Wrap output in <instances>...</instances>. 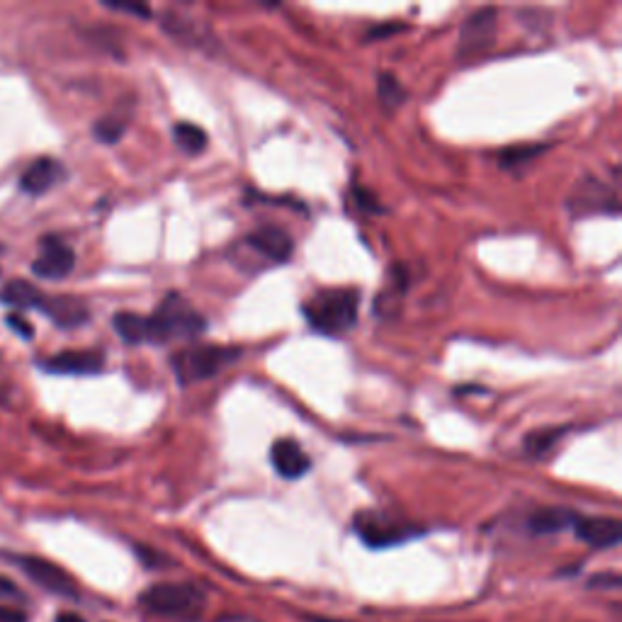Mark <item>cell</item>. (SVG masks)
Wrapping results in <instances>:
<instances>
[{
    "mask_svg": "<svg viewBox=\"0 0 622 622\" xmlns=\"http://www.w3.org/2000/svg\"><path fill=\"white\" fill-rule=\"evenodd\" d=\"M207 329V321L202 319L200 311L190 307L188 299L180 297L178 292H171L151 316H146V343H168L180 341V338H195Z\"/></svg>",
    "mask_w": 622,
    "mask_h": 622,
    "instance_id": "6da1fadb",
    "label": "cell"
},
{
    "mask_svg": "<svg viewBox=\"0 0 622 622\" xmlns=\"http://www.w3.org/2000/svg\"><path fill=\"white\" fill-rule=\"evenodd\" d=\"M358 290H324L304 304V316L316 331L346 333L358 321Z\"/></svg>",
    "mask_w": 622,
    "mask_h": 622,
    "instance_id": "7a4b0ae2",
    "label": "cell"
},
{
    "mask_svg": "<svg viewBox=\"0 0 622 622\" xmlns=\"http://www.w3.org/2000/svg\"><path fill=\"white\" fill-rule=\"evenodd\" d=\"M139 605L151 615L173 620H195L205 608V593L192 584L163 581L146 588L139 596Z\"/></svg>",
    "mask_w": 622,
    "mask_h": 622,
    "instance_id": "3957f363",
    "label": "cell"
},
{
    "mask_svg": "<svg viewBox=\"0 0 622 622\" xmlns=\"http://www.w3.org/2000/svg\"><path fill=\"white\" fill-rule=\"evenodd\" d=\"M239 355H241L239 348L195 346L175 353L171 365L180 384H192V382H205L209 377L219 375L226 365L239 360Z\"/></svg>",
    "mask_w": 622,
    "mask_h": 622,
    "instance_id": "277c9868",
    "label": "cell"
},
{
    "mask_svg": "<svg viewBox=\"0 0 622 622\" xmlns=\"http://www.w3.org/2000/svg\"><path fill=\"white\" fill-rule=\"evenodd\" d=\"M496 8H479L462 25L457 42V59L472 61L489 52L496 42Z\"/></svg>",
    "mask_w": 622,
    "mask_h": 622,
    "instance_id": "5b68a950",
    "label": "cell"
},
{
    "mask_svg": "<svg viewBox=\"0 0 622 622\" xmlns=\"http://www.w3.org/2000/svg\"><path fill=\"white\" fill-rule=\"evenodd\" d=\"M355 533H358L360 540L365 542L367 547H392L404 542L406 537H411V528H406L404 523H397L394 518H389L387 513H377V511H367L360 513L353 523Z\"/></svg>",
    "mask_w": 622,
    "mask_h": 622,
    "instance_id": "8992f818",
    "label": "cell"
},
{
    "mask_svg": "<svg viewBox=\"0 0 622 622\" xmlns=\"http://www.w3.org/2000/svg\"><path fill=\"white\" fill-rule=\"evenodd\" d=\"M73 265H76V253L69 243L56 239V236H47L39 248V256L32 263V273L47 277V280H61L71 273Z\"/></svg>",
    "mask_w": 622,
    "mask_h": 622,
    "instance_id": "52a82bcc",
    "label": "cell"
},
{
    "mask_svg": "<svg viewBox=\"0 0 622 622\" xmlns=\"http://www.w3.org/2000/svg\"><path fill=\"white\" fill-rule=\"evenodd\" d=\"M569 209L574 212V217H588L593 212H618L620 205L613 190H608L598 180L586 178L581 180L579 188L571 192Z\"/></svg>",
    "mask_w": 622,
    "mask_h": 622,
    "instance_id": "ba28073f",
    "label": "cell"
},
{
    "mask_svg": "<svg viewBox=\"0 0 622 622\" xmlns=\"http://www.w3.org/2000/svg\"><path fill=\"white\" fill-rule=\"evenodd\" d=\"M20 567L25 569V574L30 576L35 584H39L47 591L56 593V596H76V584L59 564L49 562V559L42 557H22Z\"/></svg>",
    "mask_w": 622,
    "mask_h": 622,
    "instance_id": "9c48e42d",
    "label": "cell"
},
{
    "mask_svg": "<svg viewBox=\"0 0 622 622\" xmlns=\"http://www.w3.org/2000/svg\"><path fill=\"white\" fill-rule=\"evenodd\" d=\"M105 365V355L100 350H64L42 360V367L54 375H98Z\"/></svg>",
    "mask_w": 622,
    "mask_h": 622,
    "instance_id": "30bf717a",
    "label": "cell"
},
{
    "mask_svg": "<svg viewBox=\"0 0 622 622\" xmlns=\"http://www.w3.org/2000/svg\"><path fill=\"white\" fill-rule=\"evenodd\" d=\"M571 528H574L579 540H584L591 547H598V550H608V547H615L622 540V525L615 518L576 516Z\"/></svg>",
    "mask_w": 622,
    "mask_h": 622,
    "instance_id": "8fae6325",
    "label": "cell"
},
{
    "mask_svg": "<svg viewBox=\"0 0 622 622\" xmlns=\"http://www.w3.org/2000/svg\"><path fill=\"white\" fill-rule=\"evenodd\" d=\"M270 462H273L275 472L285 479H299L311 469L309 455L292 438L275 440L273 448H270Z\"/></svg>",
    "mask_w": 622,
    "mask_h": 622,
    "instance_id": "7c38bea8",
    "label": "cell"
},
{
    "mask_svg": "<svg viewBox=\"0 0 622 622\" xmlns=\"http://www.w3.org/2000/svg\"><path fill=\"white\" fill-rule=\"evenodd\" d=\"M248 246L258 253V256L273 260V263H285L292 258L294 241L290 234L280 229V226H260L248 236Z\"/></svg>",
    "mask_w": 622,
    "mask_h": 622,
    "instance_id": "4fadbf2b",
    "label": "cell"
},
{
    "mask_svg": "<svg viewBox=\"0 0 622 622\" xmlns=\"http://www.w3.org/2000/svg\"><path fill=\"white\" fill-rule=\"evenodd\" d=\"M66 178L64 166H61L56 158H37L20 178V188L27 192V195H44L47 190L56 188L61 180Z\"/></svg>",
    "mask_w": 622,
    "mask_h": 622,
    "instance_id": "5bb4252c",
    "label": "cell"
},
{
    "mask_svg": "<svg viewBox=\"0 0 622 622\" xmlns=\"http://www.w3.org/2000/svg\"><path fill=\"white\" fill-rule=\"evenodd\" d=\"M0 302L13 309H42L44 297L35 285L25 280H13L0 292Z\"/></svg>",
    "mask_w": 622,
    "mask_h": 622,
    "instance_id": "9a60e30c",
    "label": "cell"
},
{
    "mask_svg": "<svg viewBox=\"0 0 622 622\" xmlns=\"http://www.w3.org/2000/svg\"><path fill=\"white\" fill-rule=\"evenodd\" d=\"M576 513L567 511V508H559V506H550V508H540V511L533 513L530 518V530L537 535H552L559 533V530L569 528L574 523Z\"/></svg>",
    "mask_w": 622,
    "mask_h": 622,
    "instance_id": "2e32d148",
    "label": "cell"
},
{
    "mask_svg": "<svg viewBox=\"0 0 622 622\" xmlns=\"http://www.w3.org/2000/svg\"><path fill=\"white\" fill-rule=\"evenodd\" d=\"M117 336L122 338L129 346H141V343L149 341V333H146V316L132 314V311H120V314L112 319Z\"/></svg>",
    "mask_w": 622,
    "mask_h": 622,
    "instance_id": "e0dca14e",
    "label": "cell"
},
{
    "mask_svg": "<svg viewBox=\"0 0 622 622\" xmlns=\"http://www.w3.org/2000/svg\"><path fill=\"white\" fill-rule=\"evenodd\" d=\"M173 139H175V144H178L180 149H183L185 154H190V156H200L209 144L205 129L197 127V124H190V122L175 124Z\"/></svg>",
    "mask_w": 622,
    "mask_h": 622,
    "instance_id": "ac0fdd59",
    "label": "cell"
},
{
    "mask_svg": "<svg viewBox=\"0 0 622 622\" xmlns=\"http://www.w3.org/2000/svg\"><path fill=\"white\" fill-rule=\"evenodd\" d=\"M44 314H49L56 324L61 326H78L83 321H88V311L83 307H78L76 302H69V299H56V302H47L44 299L42 304Z\"/></svg>",
    "mask_w": 622,
    "mask_h": 622,
    "instance_id": "d6986e66",
    "label": "cell"
},
{
    "mask_svg": "<svg viewBox=\"0 0 622 622\" xmlns=\"http://www.w3.org/2000/svg\"><path fill=\"white\" fill-rule=\"evenodd\" d=\"M564 433H567V428H562V426L533 431L528 438H525V452H530L533 457H542L545 452H550L554 448V443H557Z\"/></svg>",
    "mask_w": 622,
    "mask_h": 622,
    "instance_id": "ffe728a7",
    "label": "cell"
},
{
    "mask_svg": "<svg viewBox=\"0 0 622 622\" xmlns=\"http://www.w3.org/2000/svg\"><path fill=\"white\" fill-rule=\"evenodd\" d=\"M380 98H382V105L389 107V110H394V107H399L401 103H404L406 90L401 88L397 76H392V73H382L380 76Z\"/></svg>",
    "mask_w": 622,
    "mask_h": 622,
    "instance_id": "44dd1931",
    "label": "cell"
},
{
    "mask_svg": "<svg viewBox=\"0 0 622 622\" xmlns=\"http://www.w3.org/2000/svg\"><path fill=\"white\" fill-rule=\"evenodd\" d=\"M124 127H127V124L117 120V117H103V120L93 127V134L95 139L103 141V144H117V141L122 139Z\"/></svg>",
    "mask_w": 622,
    "mask_h": 622,
    "instance_id": "7402d4cb",
    "label": "cell"
},
{
    "mask_svg": "<svg viewBox=\"0 0 622 622\" xmlns=\"http://www.w3.org/2000/svg\"><path fill=\"white\" fill-rule=\"evenodd\" d=\"M542 149H545V146H540V144L511 146V149H506L501 154V163H503V166H520V163L530 161V158H535L537 154H542Z\"/></svg>",
    "mask_w": 622,
    "mask_h": 622,
    "instance_id": "603a6c76",
    "label": "cell"
},
{
    "mask_svg": "<svg viewBox=\"0 0 622 622\" xmlns=\"http://www.w3.org/2000/svg\"><path fill=\"white\" fill-rule=\"evenodd\" d=\"M105 8L107 10H115V13H129V15H137V18L146 20L151 18V8L149 5H141V3H124V0H105Z\"/></svg>",
    "mask_w": 622,
    "mask_h": 622,
    "instance_id": "cb8c5ba5",
    "label": "cell"
},
{
    "mask_svg": "<svg viewBox=\"0 0 622 622\" xmlns=\"http://www.w3.org/2000/svg\"><path fill=\"white\" fill-rule=\"evenodd\" d=\"M353 192H355V200L360 202V207H363L365 212H370V214L382 212V207L377 205V202H375V195H372V192H367V190H363V188H355Z\"/></svg>",
    "mask_w": 622,
    "mask_h": 622,
    "instance_id": "d4e9b609",
    "label": "cell"
},
{
    "mask_svg": "<svg viewBox=\"0 0 622 622\" xmlns=\"http://www.w3.org/2000/svg\"><path fill=\"white\" fill-rule=\"evenodd\" d=\"M0 622H27V618H25V613H20V610L0 605Z\"/></svg>",
    "mask_w": 622,
    "mask_h": 622,
    "instance_id": "484cf974",
    "label": "cell"
},
{
    "mask_svg": "<svg viewBox=\"0 0 622 622\" xmlns=\"http://www.w3.org/2000/svg\"><path fill=\"white\" fill-rule=\"evenodd\" d=\"M8 324L13 326V329H18V333L22 338H32V326L27 324V321H22L20 316H8Z\"/></svg>",
    "mask_w": 622,
    "mask_h": 622,
    "instance_id": "4316f807",
    "label": "cell"
},
{
    "mask_svg": "<svg viewBox=\"0 0 622 622\" xmlns=\"http://www.w3.org/2000/svg\"><path fill=\"white\" fill-rule=\"evenodd\" d=\"M401 30H404V25H384V27H377V30H372L367 37H370V39H377L380 35H382V37H384V35H394V32H401Z\"/></svg>",
    "mask_w": 622,
    "mask_h": 622,
    "instance_id": "83f0119b",
    "label": "cell"
},
{
    "mask_svg": "<svg viewBox=\"0 0 622 622\" xmlns=\"http://www.w3.org/2000/svg\"><path fill=\"white\" fill-rule=\"evenodd\" d=\"M0 593H3V596H15V593H18V588H15L13 581L0 579Z\"/></svg>",
    "mask_w": 622,
    "mask_h": 622,
    "instance_id": "f1b7e54d",
    "label": "cell"
},
{
    "mask_svg": "<svg viewBox=\"0 0 622 622\" xmlns=\"http://www.w3.org/2000/svg\"><path fill=\"white\" fill-rule=\"evenodd\" d=\"M56 622H83L81 618H78V615H71V613H64V615H59V620Z\"/></svg>",
    "mask_w": 622,
    "mask_h": 622,
    "instance_id": "f546056e",
    "label": "cell"
}]
</instances>
